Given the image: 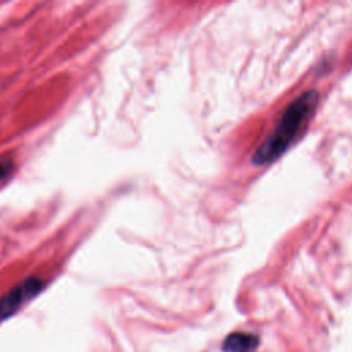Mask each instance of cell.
<instances>
[{
  "label": "cell",
  "instance_id": "3",
  "mask_svg": "<svg viewBox=\"0 0 352 352\" xmlns=\"http://www.w3.org/2000/svg\"><path fill=\"white\" fill-rule=\"evenodd\" d=\"M258 337L252 333L235 331L228 334L223 341L224 352H254L258 346Z\"/></svg>",
  "mask_w": 352,
  "mask_h": 352
},
{
  "label": "cell",
  "instance_id": "1",
  "mask_svg": "<svg viewBox=\"0 0 352 352\" xmlns=\"http://www.w3.org/2000/svg\"><path fill=\"white\" fill-rule=\"evenodd\" d=\"M319 103V92L308 89L297 96L283 111L278 125L253 154L254 165H267L279 158L307 128Z\"/></svg>",
  "mask_w": 352,
  "mask_h": 352
},
{
  "label": "cell",
  "instance_id": "2",
  "mask_svg": "<svg viewBox=\"0 0 352 352\" xmlns=\"http://www.w3.org/2000/svg\"><path fill=\"white\" fill-rule=\"evenodd\" d=\"M45 282L38 276H28L18 282L0 297V322L12 316L28 301L34 298L43 289Z\"/></svg>",
  "mask_w": 352,
  "mask_h": 352
},
{
  "label": "cell",
  "instance_id": "4",
  "mask_svg": "<svg viewBox=\"0 0 352 352\" xmlns=\"http://www.w3.org/2000/svg\"><path fill=\"white\" fill-rule=\"evenodd\" d=\"M14 170V161L10 157H0V182L7 179Z\"/></svg>",
  "mask_w": 352,
  "mask_h": 352
}]
</instances>
